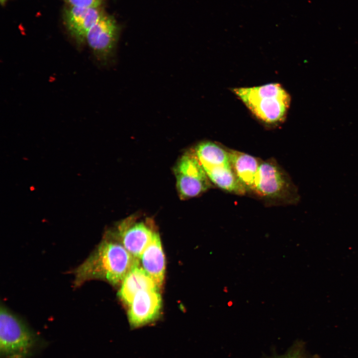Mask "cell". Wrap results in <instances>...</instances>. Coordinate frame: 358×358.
<instances>
[{
  "label": "cell",
  "instance_id": "obj_1",
  "mask_svg": "<svg viewBox=\"0 0 358 358\" xmlns=\"http://www.w3.org/2000/svg\"><path fill=\"white\" fill-rule=\"evenodd\" d=\"M139 265V259L121 243L106 239L74 270L75 286L93 279L104 280L114 285L121 284L128 272Z\"/></svg>",
  "mask_w": 358,
  "mask_h": 358
},
{
  "label": "cell",
  "instance_id": "obj_2",
  "mask_svg": "<svg viewBox=\"0 0 358 358\" xmlns=\"http://www.w3.org/2000/svg\"><path fill=\"white\" fill-rule=\"evenodd\" d=\"M232 91L251 113L263 122L276 124L285 120L291 99L290 95L279 84L234 88Z\"/></svg>",
  "mask_w": 358,
  "mask_h": 358
},
{
  "label": "cell",
  "instance_id": "obj_3",
  "mask_svg": "<svg viewBox=\"0 0 358 358\" xmlns=\"http://www.w3.org/2000/svg\"><path fill=\"white\" fill-rule=\"evenodd\" d=\"M37 344L35 334L5 307L0 312V352L2 358H27Z\"/></svg>",
  "mask_w": 358,
  "mask_h": 358
},
{
  "label": "cell",
  "instance_id": "obj_4",
  "mask_svg": "<svg viewBox=\"0 0 358 358\" xmlns=\"http://www.w3.org/2000/svg\"><path fill=\"white\" fill-rule=\"evenodd\" d=\"M177 187L182 199L195 197L211 186L209 179L194 151L183 154L174 169Z\"/></svg>",
  "mask_w": 358,
  "mask_h": 358
},
{
  "label": "cell",
  "instance_id": "obj_5",
  "mask_svg": "<svg viewBox=\"0 0 358 358\" xmlns=\"http://www.w3.org/2000/svg\"><path fill=\"white\" fill-rule=\"evenodd\" d=\"M118 32L114 20L104 15L89 31L86 41L100 64L106 65L114 57Z\"/></svg>",
  "mask_w": 358,
  "mask_h": 358
},
{
  "label": "cell",
  "instance_id": "obj_6",
  "mask_svg": "<svg viewBox=\"0 0 358 358\" xmlns=\"http://www.w3.org/2000/svg\"><path fill=\"white\" fill-rule=\"evenodd\" d=\"M135 220L133 217L123 220L118 226L116 235L125 248L134 257L140 259L158 233L147 220Z\"/></svg>",
  "mask_w": 358,
  "mask_h": 358
},
{
  "label": "cell",
  "instance_id": "obj_7",
  "mask_svg": "<svg viewBox=\"0 0 358 358\" xmlns=\"http://www.w3.org/2000/svg\"><path fill=\"white\" fill-rule=\"evenodd\" d=\"M289 182L279 168L274 163H260L253 191L262 197L283 199L288 196Z\"/></svg>",
  "mask_w": 358,
  "mask_h": 358
},
{
  "label": "cell",
  "instance_id": "obj_8",
  "mask_svg": "<svg viewBox=\"0 0 358 358\" xmlns=\"http://www.w3.org/2000/svg\"><path fill=\"white\" fill-rule=\"evenodd\" d=\"M162 297L159 290L139 291L128 306V318L130 326L138 328L157 319L161 311Z\"/></svg>",
  "mask_w": 358,
  "mask_h": 358
},
{
  "label": "cell",
  "instance_id": "obj_9",
  "mask_svg": "<svg viewBox=\"0 0 358 358\" xmlns=\"http://www.w3.org/2000/svg\"><path fill=\"white\" fill-rule=\"evenodd\" d=\"M95 7L71 6L66 12L65 22L68 31L79 47L85 42L92 26L102 16Z\"/></svg>",
  "mask_w": 358,
  "mask_h": 358
},
{
  "label": "cell",
  "instance_id": "obj_10",
  "mask_svg": "<svg viewBox=\"0 0 358 358\" xmlns=\"http://www.w3.org/2000/svg\"><path fill=\"white\" fill-rule=\"evenodd\" d=\"M159 290V288L140 265L134 267L126 275L121 284L118 295L128 306L137 292L143 290Z\"/></svg>",
  "mask_w": 358,
  "mask_h": 358
},
{
  "label": "cell",
  "instance_id": "obj_11",
  "mask_svg": "<svg viewBox=\"0 0 358 358\" xmlns=\"http://www.w3.org/2000/svg\"><path fill=\"white\" fill-rule=\"evenodd\" d=\"M140 259L143 269L160 288L164 279L165 258L158 233L145 250Z\"/></svg>",
  "mask_w": 358,
  "mask_h": 358
},
{
  "label": "cell",
  "instance_id": "obj_12",
  "mask_svg": "<svg viewBox=\"0 0 358 358\" xmlns=\"http://www.w3.org/2000/svg\"><path fill=\"white\" fill-rule=\"evenodd\" d=\"M232 168L246 191H253L260 163L254 157L236 150L228 151Z\"/></svg>",
  "mask_w": 358,
  "mask_h": 358
},
{
  "label": "cell",
  "instance_id": "obj_13",
  "mask_svg": "<svg viewBox=\"0 0 358 358\" xmlns=\"http://www.w3.org/2000/svg\"><path fill=\"white\" fill-rule=\"evenodd\" d=\"M194 152L204 169L231 165L228 151L215 143L202 142Z\"/></svg>",
  "mask_w": 358,
  "mask_h": 358
},
{
  "label": "cell",
  "instance_id": "obj_14",
  "mask_svg": "<svg viewBox=\"0 0 358 358\" xmlns=\"http://www.w3.org/2000/svg\"><path fill=\"white\" fill-rule=\"evenodd\" d=\"M210 181L230 192L242 195L247 191L238 180L231 165L204 169Z\"/></svg>",
  "mask_w": 358,
  "mask_h": 358
},
{
  "label": "cell",
  "instance_id": "obj_15",
  "mask_svg": "<svg viewBox=\"0 0 358 358\" xmlns=\"http://www.w3.org/2000/svg\"><path fill=\"white\" fill-rule=\"evenodd\" d=\"M72 6L97 8L102 0H65Z\"/></svg>",
  "mask_w": 358,
  "mask_h": 358
},
{
  "label": "cell",
  "instance_id": "obj_16",
  "mask_svg": "<svg viewBox=\"0 0 358 358\" xmlns=\"http://www.w3.org/2000/svg\"><path fill=\"white\" fill-rule=\"evenodd\" d=\"M272 358H304L299 350L291 349L285 354Z\"/></svg>",
  "mask_w": 358,
  "mask_h": 358
},
{
  "label": "cell",
  "instance_id": "obj_17",
  "mask_svg": "<svg viewBox=\"0 0 358 358\" xmlns=\"http://www.w3.org/2000/svg\"><path fill=\"white\" fill-rule=\"evenodd\" d=\"M7 0H0V2L2 4L4 3Z\"/></svg>",
  "mask_w": 358,
  "mask_h": 358
}]
</instances>
